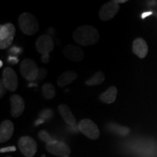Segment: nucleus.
<instances>
[{"label": "nucleus", "mask_w": 157, "mask_h": 157, "mask_svg": "<svg viewBox=\"0 0 157 157\" xmlns=\"http://www.w3.org/2000/svg\"><path fill=\"white\" fill-rule=\"evenodd\" d=\"M73 38L77 44L87 47L96 44L100 39V34L93 25H84L74 31Z\"/></svg>", "instance_id": "nucleus-1"}, {"label": "nucleus", "mask_w": 157, "mask_h": 157, "mask_svg": "<svg viewBox=\"0 0 157 157\" xmlns=\"http://www.w3.org/2000/svg\"><path fill=\"white\" fill-rule=\"evenodd\" d=\"M19 28L25 35H34L38 32L39 25L38 20L30 13H23L18 17Z\"/></svg>", "instance_id": "nucleus-2"}, {"label": "nucleus", "mask_w": 157, "mask_h": 157, "mask_svg": "<svg viewBox=\"0 0 157 157\" xmlns=\"http://www.w3.org/2000/svg\"><path fill=\"white\" fill-rule=\"evenodd\" d=\"M39 68L36 62L30 58L23 60L20 65V72L24 78L28 81H36L39 75Z\"/></svg>", "instance_id": "nucleus-3"}, {"label": "nucleus", "mask_w": 157, "mask_h": 157, "mask_svg": "<svg viewBox=\"0 0 157 157\" xmlns=\"http://www.w3.org/2000/svg\"><path fill=\"white\" fill-rule=\"evenodd\" d=\"M15 36V28L13 23H8L0 26V49L8 48Z\"/></svg>", "instance_id": "nucleus-4"}, {"label": "nucleus", "mask_w": 157, "mask_h": 157, "mask_svg": "<svg viewBox=\"0 0 157 157\" xmlns=\"http://www.w3.org/2000/svg\"><path fill=\"white\" fill-rule=\"evenodd\" d=\"M78 129L84 135L91 140H98L100 130L97 124L90 119H83L78 123Z\"/></svg>", "instance_id": "nucleus-5"}, {"label": "nucleus", "mask_w": 157, "mask_h": 157, "mask_svg": "<svg viewBox=\"0 0 157 157\" xmlns=\"http://www.w3.org/2000/svg\"><path fill=\"white\" fill-rule=\"evenodd\" d=\"M17 146L21 152L25 157H33L37 151V143L31 137H21L17 142Z\"/></svg>", "instance_id": "nucleus-6"}, {"label": "nucleus", "mask_w": 157, "mask_h": 157, "mask_svg": "<svg viewBox=\"0 0 157 157\" xmlns=\"http://www.w3.org/2000/svg\"><path fill=\"white\" fill-rule=\"evenodd\" d=\"M36 48L42 56H49L55 48L53 39L48 34L41 35L36 42Z\"/></svg>", "instance_id": "nucleus-7"}, {"label": "nucleus", "mask_w": 157, "mask_h": 157, "mask_svg": "<svg viewBox=\"0 0 157 157\" xmlns=\"http://www.w3.org/2000/svg\"><path fill=\"white\" fill-rule=\"evenodd\" d=\"M119 11V5L115 0L109 1L102 6L99 11V18L102 21H108L112 19Z\"/></svg>", "instance_id": "nucleus-8"}, {"label": "nucleus", "mask_w": 157, "mask_h": 157, "mask_svg": "<svg viewBox=\"0 0 157 157\" xmlns=\"http://www.w3.org/2000/svg\"><path fill=\"white\" fill-rule=\"evenodd\" d=\"M2 80L5 87L9 91L15 92L18 87L17 76L15 71L11 67H6L4 68Z\"/></svg>", "instance_id": "nucleus-9"}, {"label": "nucleus", "mask_w": 157, "mask_h": 157, "mask_svg": "<svg viewBox=\"0 0 157 157\" xmlns=\"http://www.w3.org/2000/svg\"><path fill=\"white\" fill-rule=\"evenodd\" d=\"M46 150L51 154L59 157L68 156L71 153V148L66 143L59 141H52L46 143Z\"/></svg>", "instance_id": "nucleus-10"}, {"label": "nucleus", "mask_w": 157, "mask_h": 157, "mask_svg": "<svg viewBox=\"0 0 157 157\" xmlns=\"http://www.w3.org/2000/svg\"><path fill=\"white\" fill-rule=\"evenodd\" d=\"M64 56L73 62H80L84 58V52L79 47L74 44H68L63 50Z\"/></svg>", "instance_id": "nucleus-11"}, {"label": "nucleus", "mask_w": 157, "mask_h": 157, "mask_svg": "<svg viewBox=\"0 0 157 157\" xmlns=\"http://www.w3.org/2000/svg\"><path fill=\"white\" fill-rule=\"evenodd\" d=\"M10 113L14 118L19 117L25 109V101L21 95H13L10 98Z\"/></svg>", "instance_id": "nucleus-12"}, {"label": "nucleus", "mask_w": 157, "mask_h": 157, "mask_svg": "<svg viewBox=\"0 0 157 157\" xmlns=\"http://www.w3.org/2000/svg\"><path fill=\"white\" fill-rule=\"evenodd\" d=\"M14 132V124L10 120H5L0 125V143L9 140Z\"/></svg>", "instance_id": "nucleus-13"}, {"label": "nucleus", "mask_w": 157, "mask_h": 157, "mask_svg": "<svg viewBox=\"0 0 157 157\" xmlns=\"http://www.w3.org/2000/svg\"><path fill=\"white\" fill-rule=\"evenodd\" d=\"M148 45L143 38H137L132 43V52L140 58H144L148 54Z\"/></svg>", "instance_id": "nucleus-14"}, {"label": "nucleus", "mask_w": 157, "mask_h": 157, "mask_svg": "<svg viewBox=\"0 0 157 157\" xmlns=\"http://www.w3.org/2000/svg\"><path fill=\"white\" fill-rule=\"evenodd\" d=\"M58 109L65 122L68 125H71V126H73L75 124L76 121V118L68 105H65V104H60L58 105Z\"/></svg>", "instance_id": "nucleus-15"}, {"label": "nucleus", "mask_w": 157, "mask_h": 157, "mask_svg": "<svg viewBox=\"0 0 157 157\" xmlns=\"http://www.w3.org/2000/svg\"><path fill=\"white\" fill-rule=\"evenodd\" d=\"M77 78V74L73 71H67L63 73L57 80V84L59 87H64L72 83Z\"/></svg>", "instance_id": "nucleus-16"}, {"label": "nucleus", "mask_w": 157, "mask_h": 157, "mask_svg": "<svg viewBox=\"0 0 157 157\" xmlns=\"http://www.w3.org/2000/svg\"><path fill=\"white\" fill-rule=\"evenodd\" d=\"M118 93V90L117 87L114 86H111L106 91L104 92L100 95V101L104 103L111 104L114 103Z\"/></svg>", "instance_id": "nucleus-17"}, {"label": "nucleus", "mask_w": 157, "mask_h": 157, "mask_svg": "<svg viewBox=\"0 0 157 157\" xmlns=\"http://www.w3.org/2000/svg\"><path fill=\"white\" fill-rule=\"evenodd\" d=\"M105 74L103 71H98L85 82V84L87 86H95L101 84L103 82L105 81Z\"/></svg>", "instance_id": "nucleus-18"}, {"label": "nucleus", "mask_w": 157, "mask_h": 157, "mask_svg": "<svg viewBox=\"0 0 157 157\" xmlns=\"http://www.w3.org/2000/svg\"><path fill=\"white\" fill-rule=\"evenodd\" d=\"M42 93L46 99H52L56 95V88L51 83H45L42 86Z\"/></svg>", "instance_id": "nucleus-19"}, {"label": "nucleus", "mask_w": 157, "mask_h": 157, "mask_svg": "<svg viewBox=\"0 0 157 157\" xmlns=\"http://www.w3.org/2000/svg\"><path fill=\"white\" fill-rule=\"evenodd\" d=\"M39 137H40V138L42 139V140L45 141L47 143L53 141V140L50 138V137L49 136V135L47 133V132L45 130H42L40 132H39Z\"/></svg>", "instance_id": "nucleus-20"}, {"label": "nucleus", "mask_w": 157, "mask_h": 157, "mask_svg": "<svg viewBox=\"0 0 157 157\" xmlns=\"http://www.w3.org/2000/svg\"><path fill=\"white\" fill-rule=\"evenodd\" d=\"M47 74H48V72H47V70L44 68H39V75L38 77H37L36 81H41L43 78L46 77Z\"/></svg>", "instance_id": "nucleus-21"}, {"label": "nucleus", "mask_w": 157, "mask_h": 157, "mask_svg": "<svg viewBox=\"0 0 157 157\" xmlns=\"http://www.w3.org/2000/svg\"><path fill=\"white\" fill-rule=\"evenodd\" d=\"M6 90H7V88L5 87V84H3L2 80H1V82H0V98H1L5 95Z\"/></svg>", "instance_id": "nucleus-22"}, {"label": "nucleus", "mask_w": 157, "mask_h": 157, "mask_svg": "<svg viewBox=\"0 0 157 157\" xmlns=\"http://www.w3.org/2000/svg\"><path fill=\"white\" fill-rule=\"evenodd\" d=\"M42 62H44V63H48V61L49 60V56H42Z\"/></svg>", "instance_id": "nucleus-23"}, {"label": "nucleus", "mask_w": 157, "mask_h": 157, "mask_svg": "<svg viewBox=\"0 0 157 157\" xmlns=\"http://www.w3.org/2000/svg\"><path fill=\"white\" fill-rule=\"evenodd\" d=\"M115 2H117V4H122V3H125L127 2V0H115Z\"/></svg>", "instance_id": "nucleus-24"}, {"label": "nucleus", "mask_w": 157, "mask_h": 157, "mask_svg": "<svg viewBox=\"0 0 157 157\" xmlns=\"http://www.w3.org/2000/svg\"><path fill=\"white\" fill-rule=\"evenodd\" d=\"M150 14H151V13H144V14H143V17H145L146 16H147V15H150Z\"/></svg>", "instance_id": "nucleus-25"}, {"label": "nucleus", "mask_w": 157, "mask_h": 157, "mask_svg": "<svg viewBox=\"0 0 157 157\" xmlns=\"http://www.w3.org/2000/svg\"><path fill=\"white\" fill-rule=\"evenodd\" d=\"M2 61L1 60V67H2Z\"/></svg>", "instance_id": "nucleus-26"}, {"label": "nucleus", "mask_w": 157, "mask_h": 157, "mask_svg": "<svg viewBox=\"0 0 157 157\" xmlns=\"http://www.w3.org/2000/svg\"><path fill=\"white\" fill-rule=\"evenodd\" d=\"M5 157H12V156H5Z\"/></svg>", "instance_id": "nucleus-27"}]
</instances>
